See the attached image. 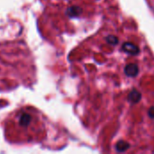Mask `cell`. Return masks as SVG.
Returning a JSON list of instances; mask_svg holds the SVG:
<instances>
[{"mask_svg":"<svg viewBox=\"0 0 154 154\" xmlns=\"http://www.w3.org/2000/svg\"><path fill=\"white\" fill-rule=\"evenodd\" d=\"M14 118L20 130L32 132L36 130L37 125H39V117L34 111L21 110L14 115Z\"/></svg>","mask_w":154,"mask_h":154,"instance_id":"6da1fadb","label":"cell"},{"mask_svg":"<svg viewBox=\"0 0 154 154\" xmlns=\"http://www.w3.org/2000/svg\"><path fill=\"white\" fill-rule=\"evenodd\" d=\"M122 50L130 55H137L140 52V49L132 42H125L122 46Z\"/></svg>","mask_w":154,"mask_h":154,"instance_id":"7a4b0ae2","label":"cell"},{"mask_svg":"<svg viewBox=\"0 0 154 154\" xmlns=\"http://www.w3.org/2000/svg\"><path fill=\"white\" fill-rule=\"evenodd\" d=\"M125 73L128 77H135L139 73V68L134 63L127 64L125 68Z\"/></svg>","mask_w":154,"mask_h":154,"instance_id":"3957f363","label":"cell"},{"mask_svg":"<svg viewBox=\"0 0 154 154\" xmlns=\"http://www.w3.org/2000/svg\"><path fill=\"white\" fill-rule=\"evenodd\" d=\"M142 95L139 91H137L136 89H134L133 91H131L128 95V100L133 103V104H136L141 100Z\"/></svg>","mask_w":154,"mask_h":154,"instance_id":"277c9868","label":"cell"},{"mask_svg":"<svg viewBox=\"0 0 154 154\" xmlns=\"http://www.w3.org/2000/svg\"><path fill=\"white\" fill-rule=\"evenodd\" d=\"M129 147H130V144L125 141H119L116 145V149L119 152H124L127 151L129 149Z\"/></svg>","mask_w":154,"mask_h":154,"instance_id":"5b68a950","label":"cell"},{"mask_svg":"<svg viewBox=\"0 0 154 154\" xmlns=\"http://www.w3.org/2000/svg\"><path fill=\"white\" fill-rule=\"evenodd\" d=\"M81 13V8L77 7V6H72L69 9V16H78Z\"/></svg>","mask_w":154,"mask_h":154,"instance_id":"8992f818","label":"cell"},{"mask_svg":"<svg viewBox=\"0 0 154 154\" xmlns=\"http://www.w3.org/2000/svg\"><path fill=\"white\" fill-rule=\"evenodd\" d=\"M106 42L111 44V45H116L118 43V39L116 36H114V35H109L106 37Z\"/></svg>","mask_w":154,"mask_h":154,"instance_id":"52a82bcc","label":"cell"},{"mask_svg":"<svg viewBox=\"0 0 154 154\" xmlns=\"http://www.w3.org/2000/svg\"><path fill=\"white\" fill-rule=\"evenodd\" d=\"M149 116L152 117V118H154V107H151L150 109H149Z\"/></svg>","mask_w":154,"mask_h":154,"instance_id":"ba28073f","label":"cell"}]
</instances>
